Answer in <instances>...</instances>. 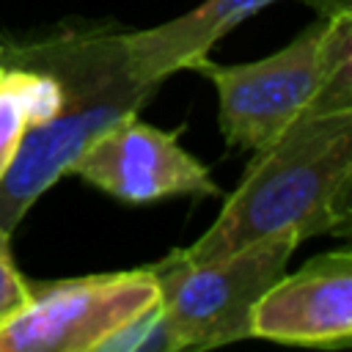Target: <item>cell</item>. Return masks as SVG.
<instances>
[{"label": "cell", "mask_w": 352, "mask_h": 352, "mask_svg": "<svg viewBox=\"0 0 352 352\" xmlns=\"http://www.w3.org/2000/svg\"><path fill=\"white\" fill-rule=\"evenodd\" d=\"M352 226V110L308 113L253 160L214 223L182 248L212 261L278 231L349 236Z\"/></svg>", "instance_id": "cell-1"}, {"label": "cell", "mask_w": 352, "mask_h": 352, "mask_svg": "<svg viewBox=\"0 0 352 352\" xmlns=\"http://www.w3.org/2000/svg\"><path fill=\"white\" fill-rule=\"evenodd\" d=\"M0 60L47 69L63 88L58 116L22 138L0 176V228L14 231L30 204L69 170L88 143L121 118L138 116L157 85L140 82L132 74L121 33L110 30L69 33L30 47H3Z\"/></svg>", "instance_id": "cell-2"}, {"label": "cell", "mask_w": 352, "mask_h": 352, "mask_svg": "<svg viewBox=\"0 0 352 352\" xmlns=\"http://www.w3.org/2000/svg\"><path fill=\"white\" fill-rule=\"evenodd\" d=\"M192 69L217 88L226 146L258 151L308 113L352 110V11L319 16L264 60L220 66L206 55Z\"/></svg>", "instance_id": "cell-3"}, {"label": "cell", "mask_w": 352, "mask_h": 352, "mask_svg": "<svg viewBox=\"0 0 352 352\" xmlns=\"http://www.w3.org/2000/svg\"><path fill=\"white\" fill-rule=\"evenodd\" d=\"M297 245L294 231H278L223 258L192 261L182 248H173L148 264L160 286V311L173 352L250 338V311L270 283L283 275Z\"/></svg>", "instance_id": "cell-4"}, {"label": "cell", "mask_w": 352, "mask_h": 352, "mask_svg": "<svg viewBox=\"0 0 352 352\" xmlns=\"http://www.w3.org/2000/svg\"><path fill=\"white\" fill-rule=\"evenodd\" d=\"M157 300L148 267L33 283L30 302L0 324V352H91Z\"/></svg>", "instance_id": "cell-5"}, {"label": "cell", "mask_w": 352, "mask_h": 352, "mask_svg": "<svg viewBox=\"0 0 352 352\" xmlns=\"http://www.w3.org/2000/svg\"><path fill=\"white\" fill-rule=\"evenodd\" d=\"M88 184L126 204H151L173 195H220L206 165L179 146V138L162 132L138 116H126L104 129L69 165Z\"/></svg>", "instance_id": "cell-6"}, {"label": "cell", "mask_w": 352, "mask_h": 352, "mask_svg": "<svg viewBox=\"0 0 352 352\" xmlns=\"http://www.w3.org/2000/svg\"><path fill=\"white\" fill-rule=\"evenodd\" d=\"M250 336L338 349L352 344V253L338 248L280 275L250 311Z\"/></svg>", "instance_id": "cell-7"}, {"label": "cell", "mask_w": 352, "mask_h": 352, "mask_svg": "<svg viewBox=\"0 0 352 352\" xmlns=\"http://www.w3.org/2000/svg\"><path fill=\"white\" fill-rule=\"evenodd\" d=\"M275 0H204L198 8L148 30L121 33L126 60L140 82L160 85L168 74L192 69L239 22Z\"/></svg>", "instance_id": "cell-8"}, {"label": "cell", "mask_w": 352, "mask_h": 352, "mask_svg": "<svg viewBox=\"0 0 352 352\" xmlns=\"http://www.w3.org/2000/svg\"><path fill=\"white\" fill-rule=\"evenodd\" d=\"M60 104L63 88L52 72L6 63L0 77V176L11 165L22 138L58 116Z\"/></svg>", "instance_id": "cell-9"}, {"label": "cell", "mask_w": 352, "mask_h": 352, "mask_svg": "<svg viewBox=\"0 0 352 352\" xmlns=\"http://www.w3.org/2000/svg\"><path fill=\"white\" fill-rule=\"evenodd\" d=\"M96 352H173V341L160 311V300L140 316L129 319L110 338H104Z\"/></svg>", "instance_id": "cell-10"}, {"label": "cell", "mask_w": 352, "mask_h": 352, "mask_svg": "<svg viewBox=\"0 0 352 352\" xmlns=\"http://www.w3.org/2000/svg\"><path fill=\"white\" fill-rule=\"evenodd\" d=\"M33 297V283L16 270L11 256V231L0 228V324L22 311Z\"/></svg>", "instance_id": "cell-11"}, {"label": "cell", "mask_w": 352, "mask_h": 352, "mask_svg": "<svg viewBox=\"0 0 352 352\" xmlns=\"http://www.w3.org/2000/svg\"><path fill=\"white\" fill-rule=\"evenodd\" d=\"M3 69H6V66H3V63H0V77H3Z\"/></svg>", "instance_id": "cell-12"}, {"label": "cell", "mask_w": 352, "mask_h": 352, "mask_svg": "<svg viewBox=\"0 0 352 352\" xmlns=\"http://www.w3.org/2000/svg\"><path fill=\"white\" fill-rule=\"evenodd\" d=\"M0 52H3V44H0Z\"/></svg>", "instance_id": "cell-13"}]
</instances>
